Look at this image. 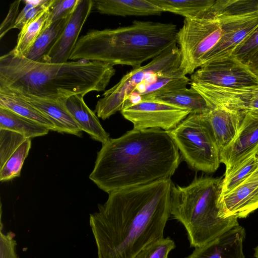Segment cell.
<instances>
[{
	"label": "cell",
	"instance_id": "484cf974",
	"mask_svg": "<svg viewBox=\"0 0 258 258\" xmlns=\"http://www.w3.org/2000/svg\"><path fill=\"white\" fill-rule=\"evenodd\" d=\"M68 18L56 21L48 27L43 29L24 56L34 61L41 62L60 34Z\"/></svg>",
	"mask_w": 258,
	"mask_h": 258
},
{
	"label": "cell",
	"instance_id": "f1b7e54d",
	"mask_svg": "<svg viewBox=\"0 0 258 258\" xmlns=\"http://www.w3.org/2000/svg\"><path fill=\"white\" fill-rule=\"evenodd\" d=\"M214 16H233L258 12V0H218L207 10Z\"/></svg>",
	"mask_w": 258,
	"mask_h": 258
},
{
	"label": "cell",
	"instance_id": "7c38bea8",
	"mask_svg": "<svg viewBox=\"0 0 258 258\" xmlns=\"http://www.w3.org/2000/svg\"><path fill=\"white\" fill-rule=\"evenodd\" d=\"M254 154H258V112L247 111L236 137L220 153L225 174Z\"/></svg>",
	"mask_w": 258,
	"mask_h": 258
},
{
	"label": "cell",
	"instance_id": "3957f363",
	"mask_svg": "<svg viewBox=\"0 0 258 258\" xmlns=\"http://www.w3.org/2000/svg\"><path fill=\"white\" fill-rule=\"evenodd\" d=\"M115 74L113 66L101 61H34L13 49L0 57L1 88L45 99L104 91Z\"/></svg>",
	"mask_w": 258,
	"mask_h": 258
},
{
	"label": "cell",
	"instance_id": "d6a6232c",
	"mask_svg": "<svg viewBox=\"0 0 258 258\" xmlns=\"http://www.w3.org/2000/svg\"><path fill=\"white\" fill-rule=\"evenodd\" d=\"M175 246L172 239L163 237L145 246L135 258H168L169 253Z\"/></svg>",
	"mask_w": 258,
	"mask_h": 258
},
{
	"label": "cell",
	"instance_id": "8992f818",
	"mask_svg": "<svg viewBox=\"0 0 258 258\" xmlns=\"http://www.w3.org/2000/svg\"><path fill=\"white\" fill-rule=\"evenodd\" d=\"M206 114H189L168 131L182 158L192 169L205 173L219 167L220 153Z\"/></svg>",
	"mask_w": 258,
	"mask_h": 258
},
{
	"label": "cell",
	"instance_id": "603a6c76",
	"mask_svg": "<svg viewBox=\"0 0 258 258\" xmlns=\"http://www.w3.org/2000/svg\"><path fill=\"white\" fill-rule=\"evenodd\" d=\"M189 110L193 114L208 113L213 108L194 88H184L153 99Z\"/></svg>",
	"mask_w": 258,
	"mask_h": 258
},
{
	"label": "cell",
	"instance_id": "74e56055",
	"mask_svg": "<svg viewBox=\"0 0 258 258\" xmlns=\"http://www.w3.org/2000/svg\"><path fill=\"white\" fill-rule=\"evenodd\" d=\"M246 66L254 75L258 77V49L251 56Z\"/></svg>",
	"mask_w": 258,
	"mask_h": 258
},
{
	"label": "cell",
	"instance_id": "8d00e7d4",
	"mask_svg": "<svg viewBox=\"0 0 258 258\" xmlns=\"http://www.w3.org/2000/svg\"><path fill=\"white\" fill-rule=\"evenodd\" d=\"M21 1H16L12 3L8 14L0 26V39H1L11 29H13L18 17L19 7Z\"/></svg>",
	"mask_w": 258,
	"mask_h": 258
},
{
	"label": "cell",
	"instance_id": "7a4b0ae2",
	"mask_svg": "<svg viewBox=\"0 0 258 258\" xmlns=\"http://www.w3.org/2000/svg\"><path fill=\"white\" fill-rule=\"evenodd\" d=\"M180 159L168 131L133 129L102 144L89 178L109 194L170 179Z\"/></svg>",
	"mask_w": 258,
	"mask_h": 258
},
{
	"label": "cell",
	"instance_id": "d590c367",
	"mask_svg": "<svg viewBox=\"0 0 258 258\" xmlns=\"http://www.w3.org/2000/svg\"><path fill=\"white\" fill-rule=\"evenodd\" d=\"M0 258H19L16 251V241L12 232H2L1 229Z\"/></svg>",
	"mask_w": 258,
	"mask_h": 258
},
{
	"label": "cell",
	"instance_id": "8fae6325",
	"mask_svg": "<svg viewBox=\"0 0 258 258\" xmlns=\"http://www.w3.org/2000/svg\"><path fill=\"white\" fill-rule=\"evenodd\" d=\"M214 17L220 22L221 36L217 43L206 55L201 67L231 56L236 48L258 25V12L239 15Z\"/></svg>",
	"mask_w": 258,
	"mask_h": 258
},
{
	"label": "cell",
	"instance_id": "5b68a950",
	"mask_svg": "<svg viewBox=\"0 0 258 258\" xmlns=\"http://www.w3.org/2000/svg\"><path fill=\"white\" fill-rule=\"evenodd\" d=\"M222 180L202 176L187 186L172 184L170 215L184 226L192 247L202 246L239 225L236 217L219 216Z\"/></svg>",
	"mask_w": 258,
	"mask_h": 258
},
{
	"label": "cell",
	"instance_id": "2e32d148",
	"mask_svg": "<svg viewBox=\"0 0 258 258\" xmlns=\"http://www.w3.org/2000/svg\"><path fill=\"white\" fill-rule=\"evenodd\" d=\"M245 230L237 226L207 244L196 247L185 258H245Z\"/></svg>",
	"mask_w": 258,
	"mask_h": 258
},
{
	"label": "cell",
	"instance_id": "52a82bcc",
	"mask_svg": "<svg viewBox=\"0 0 258 258\" xmlns=\"http://www.w3.org/2000/svg\"><path fill=\"white\" fill-rule=\"evenodd\" d=\"M180 59V51L176 43L146 65L133 69L103 94V97L95 106L94 111L97 116L105 120L117 111H120L127 97L138 85L153 75L179 68Z\"/></svg>",
	"mask_w": 258,
	"mask_h": 258
},
{
	"label": "cell",
	"instance_id": "277c9868",
	"mask_svg": "<svg viewBox=\"0 0 258 258\" xmlns=\"http://www.w3.org/2000/svg\"><path fill=\"white\" fill-rule=\"evenodd\" d=\"M177 32L172 23L138 20L127 26L91 29L79 38L69 60L137 68L177 43Z\"/></svg>",
	"mask_w": 258,
	"mask_h": 258
},
{
	"label": "cell",
	"instance_id": "9c48e42d",
	"mask_svg": "<svg viewBox=\"0 0 258 258\" xmlns=\"http://www.w3.org/2000/svg\"><path fill=\"white\" fill-rule=\"evenodd\" d=\"M120 113L133 124V129L160 128L166 131L175 128L191 113L187 109L156 99L127 104Z\"/></svg>",
	"mask_w": 258,
	"mask_h": 258
},
{
	"label": "cell",
	"instance_id": "83f0119b",
	"mask_svg": "<svg viewBox=\"0 0 258 258\" xmlns=\"http://www.w3.org/2000/svg\"><path fill=\"white\" fill-rule=\"evenodd\" d=\"M258 167V154H254L224 174L221 196L226 195L248 178Z\"/></svg>",
	"mask_w": 258,
	"mask_h": 258
},
{
	"label": "cell",
	"instance_id": "ffe728a7",
	"mask_svg": "<svg viewBox=\"0 0 258 258\" xmlns=\"http://www.w3.org/2000/svg\"><path fill=\"white\" fill-rule=\"evenodd\" d=\"M64 103L82 131L102 144L109 139V134L103 128L98 117L85 103L84 96H71L64 99Z\"/></svg>",
	"mask_w": 258,
	"mask_h": 258
},
{
	"label": "cell",
	"instance_id": "44dd1931",
	"mask_svg": "<svg viewBox=\"0 0 258 258\" xmlns=\"http://www.w3.org/2000/svg\"><path fill=\"white\" fill-rule=\"evenodd\" d=\"M93 9L99 13L115 16L160 15L163 12L150 0H92Z\"/></svg>",
	"mask_w": 258,
	"mask_h": 258
},
{
	"label": "cell",
	"instance_id": "4dcf8cb0",
	"mask_svg": "<svg viewBox=\"0 0 258 258\" xmlns=\"http://www.w3.org/2000/svg\"><path fill=\"white\" fill-rule=\"evenodd\" d=\"M27 139L22 134L0 129V169L9 158Z\"/></svg>",
	"mask_w": 258,
	"mask_h": 258
},
{
	"label": "cell",
	"instance_id": "d6986e66",
	"mask_svg": "<svg viewBox=\"0 0 258 258\" xmlns=\"http://www.w3.org/2000/svg\"><path fill=\"white\" fill-rule=\"evenodd\" d=\"M20 95L42 112L53 123L55 131L76 136L81 135L82 130L67 109L64 103L65 99L49 100L31 95Z\"/></svg>",
	"mask_w": 258,
	"mask_h": 258
},
{
	"label": "cell",
	"instance_id": "5bb4252c",
	"mask_svg": "<svg viewBox=\"0 0 258 258\" xmlns=\"http://www.w3.org/2000/svg\"><path fill=\"white\" fill-rule=\"evenodd\" d=\"M189 84L212 108L223 107L244 112H258V86L225 89L197 82H190Z\"/></svg>",
	"mask_w": 258,
	"mask_h": 258
},
{
	"label": "cell",
	"instance_id": "1f68e13d",
	"mask_svg": "<svg viewBox=\"0 0 258 258\" xmlns=\"http://www.w3.org/2000/svg\"><path fill=\"white\" fill-rule=\"evenodd\" d=\"M54 0L23 1L25 5L19 13L14 28L21 30L29 22L49 8Z\"/></svg>",
	"mask_w": 258,
	"mask_h": 258
},
{
	"label": "cell",
	"instance_id": "ba28073f",
	"mask_svg": "<svg viewBox=\"0 0 258 258\" xmlns=\"http://www.w3.org/2000/svg\"><path fill=\"white\" fill-rule=\"evenodd\" d=\"M221 33L219 20L207 11L198 17L184 18L176 35V43L180 53V68L185 75L192 74L201 67Z\"/></svg>",
	"mask_w": 258,
	"mask_h": 258
},
{
	"label": "cell",
	"instance_id": "836d02e7",
	"mask_svg": "<svg viewBox=\"0 0 258 258\" xmlns=\"http://www.w3.org/2000/svg\"><path fill=\"white\" fill-rule=\"evenodd\" d=\"M258 49V25L236 48L232 55L245 65Z\"/></svg>",
	"mask_w": 258,
	"mask_h": 258
},
{
	"label": "cell",
	"instance_id": "f35d334b",
	"mask_svg": "<svg viewBox=\"0 0 258 258\" xmlns=\"http://www.w3.org/2000/svg\"><path fill=\"white\" fill-rule=\"evenodd\" d=\"M254 256L258 258V245L254 248Z\"/></svg>",
	"mask_w": 258,
	"mask_h": 258
},
{
	"label": "cell",
	"instance_id": "d4e9b609",
	"mask_svg": "<svg viewBox=\"0 0 258 258\" xmlns=\"http://www.w3.org/2000/svg\"><path fill=\"white\" fill-rule=\"evenodd\" d=\"M163 12H169L184 18L202 15L214 3L215 0H150Z\"/></svg>",
	"mask_w": 258,
	"mask_h": 258
},
{
	"label": "cell",
	"instance_id": "f546056e",
	"mask_svg": "<svg viewBox=\"0 0 258 258\" xmlns=\"http://www.w3.org/2000/svg\"><path fill=\"white\" fill-rule=\"evenodd\" d=\"M31 146V140H25L12 154L0 169V180L6 181L19 177L24 162Z\"/></svg>",
	"mask_w": 258,
	"mask_h": 258
},
{
	"label": "cell",
	"instance_id": "30bf717a",
	"mask_svg": "<svg viewBox=\"0 0 258 258\" xmlns=\"http://www.w3.org/2000/svg\"><path fill=\"white\" fill-rule=\"evenodd\" d=\"M190 82L225 89L258 86V77L232 55L210 62L190 75Z\"/></svg>",
	"mask_w": 258,
	"mask_h": 258
},
{
	"label": "cell",
	"instance_id": "e575fe53",
	"mask_svg": "<svg viewBox=\"0 0 258 258\" xmlns=\"http://www.w3.org/2000/svg\"><path fill=\"white\" fill-rule=\"evenodd\" d=\"M78 0H54L49 9L44 29L54 22L68 18L75 9Z\"/></svg>",
	"mask_w": 258,
	"mask_h": 258
},
{
	"label": "cell",
	"instance_id": "6da1fadb",
	"mask_svg": "<svg viewBox=\"0 0 258 258\" xmlns=\"http://www.w3.org/2000/svg\"><path fill=\"white\" fill-rule=\"evenodd\" d=\"M170 179L112 191L90 215L98 258H135L164 237L170 215Z\"/></svg>",
	"mask_w": 258,
	"mask_h": 258
},
{
	"label": "cell",
	"instance_id": "ac0fdd59",
	"mask_svg": "<svg viewBox=\"0 0 258 258\" xmlns=\"http://www.w3.org/2000/svg\"><path fill=\"white\" fill-rule=\"evenodd\" d=\"M190 82L180 67L158 77L148 85L139 84L127 97L125 105L141 100L153 99L163 94L186 88Z\"/></svg>",
	"mask_w": 258,
	"mask_h": 258
},
{
	"label": "cell",
	"instance_id": "cb8c5ba5",
	"mask_svg": "<svg viewBox=\"0 0 258 258\" xmlns=\"http://www.w3.org/2000/svg\"><path fill=\"white\" fill-rule=\"evenodd\" d=\"M0 129L12 131L27 139L43 136L50 131L45 126L0 107Z\"/></svg>",
	"mask_w": 258,
	"mask_h": 258
},
{
	"label": "cell",
	"instance_id": "e0dca14e",
	"mask_svg": "<svg viewBox=\"0 0 258 258\" xmlns=\"http://www.w3.org/2000/svg\"><path fill=\"white\" fill-rule=\"evenodd\" d=\"M245 112L223 107H215L206 114L219 153L236 137Z\"/></svg>",
	"mask_w": 258,
	"mask_h": 258
},
{
	"label": "cell",
	"instance_id": "9a60e30c",
	"mask_svg": "<svg viewBox=\"0 0 258 258\" xmlns=\"http://www.w3.org/2000/svg\"><path fill=\"white\" fill-rule=\"evenodd\" d=\"M219 216L245 218L258 209V167L245 180L229 193L220 196Z\"/></svg>",
	"mask_w": 258,
	"mask_h": 258
},
{
	"label": "cell",
	"instance_id": "4fadbf2b",
	"mask_svg": "<svg viewBox=\"0 0 258 258\" xmlns=\"http://www.w3.org/2000/svg\"><path fill=\"white\" fill-rule=\"evenodd\" d=\"M92 9V0H78L60 34L41 62L61 63L69 61L81 30Z\"/></svg>",
	"mask_w": 258,
	"mask_h": 258
},
{
	"label": "cell",
	"instance_id": "4316f807",
	"mask_svg": "<svg viewBox=\"0 0 258 258\" xmlns=\"http://www.w3.org/2000/svg\"><path fill=\"white\" fill-rule=\"evenodd\" d=\"M50 8L22 28L18 35L16 46L13 49L14 51L23 56L27 54L43 30Z\"/></svg>",
	"mask_w": 258,
	"mask_h": 258
},
{
	"label": "cell",
	"instance_id": "7402d4cb",
	"mask_svg": "<svg viewBox=\"0 0 258 258\" xmlns=\"http://www.w3.org/2000/svg\"><path fill=\"white\" fill-rule=\"evenodd\" d=\"M0 107L55 131L53 123L42 112L15 92L0 87Z\"/></svg>",
	"mask_w": 258,
	"mask_h": 258
}]
</instances>
